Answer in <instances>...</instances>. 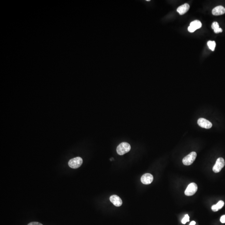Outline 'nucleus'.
Here are the masks:
<instances>
[{
  "label": "nucleus",
  "mask_w": 225,
  "mask_h": 225,
  "mask_svg": "<svg viewBox=\"0 0 225 225\" xmlns=\"http://www.w3.org/2000/svg\"><path fill=\"white\" fill-rule=\"evenodd\" d=\"M28 225H43L41 223L37 222H32L28 224Z\"/></svg>",
  "instance_id": "dca6fc26"
},
{
  "label": "nucleus",
  "mask_w": 225,
  "mask_h": 225,
  "mask_svg": "<svg viewBox=\"0 0 225 225\" xmlns=\"http://www.w3.org/2000/svg\"><path fill=\"white\" fill-rule=\"evenodd\" d=\"M83 162V159L82 158L77 157L70 160L68 164L69 167L72 169H76L82 166Z\"/></svg>",
  "instance_id": "7ed1b4c3"
},
{
  "label": "nucleus",
  "mask_w": 225,
  "mask_h": 225,
  "mask_svg": "<svg viewBox=\"0 0 225 225\" xmlns=\"http://www.w3.org/2000/svg\"><path fill=\"white\" fill-rule=\"evenodd\" d=\"M189 8H190L189 5L188 3H185V4L179 6V8H177V12L180 15H182L186 14L189 10Z\"/></svg>",
  "instance_id": "9b49d317"
},
{
  "label": "nucleus",
  "mask_w": 225,
  "mask_h": 225,
  "mask_svg": "<svg viewBox=\"0 0 225 225\" xmlns=\"http://www.w3.org/2000/svg\"><path fill=\"white\" fill-rule=\"evenodd\" d=\"M197 156L196 153L192 152L183 158V163L186 166H189L194 163Z\"/></svg>",
  "instance_id": "f03ea898"
},
{
  "label": "nucleus",
  "mask_w": 225,
  "mask_h": 225,
  "mask_svg": "<svg viewBox=\"0 0 225 225\" xmlns=\"http://www.w3.org/2000/svg\"><path fill=\"white\" fill-rule=\"evenodd\" d=\"M202 27V23L198 20H194L190 23V26L188 27V31L190 33L194 32L197 29H200Z\"/></svg>",
  "instance_id": "0eeeda50"
},
{
  "label": "nucleus",
  "mask_w": 225,
  "mask_h": 225,
  "mask_svg": "<svg viewBox=\"0 0 225 225\" xmlns=\"http://www.w3.org/2000/svg\"><path fill=\"white\" fill-rule=\"evenodd\" d=\"M211 27L215 33H218L223 31L222 29L219 28V24L217 22H214L212 24Z\"/></svg>",
  "instance_id": "ddd939ff"
},
{
  "label": "nucleus",
  "mask_w": 225,
  "mask_h": 225,
  "mask_svg": "<svg viewBox=\"0 0 225 225\" xmlns=\"http://www.w3.org/2000/svg\"><path fill=\"white\" fill-rule=\"evenodd\" d=\"M131 149L130 145L126 142H122L117 148L116 151L119 155H123L130 151Z\"/></svg>",
  "instance_id": "f257e3e1"
},
{
  "label": "nucleus",
  "mask_w": 225,
  "mask_h": 225,
  "mask_svg": "<svg viewBox=\"0 0 225 225\" xmlns=\"http://www.w3.org/2000/svg\"><path fill=\"white\" fill-rule=\"evenodd\" d=\"M110 200L115 206L117 207H119L122 205V200L117 195H112L111 196L110 198Z\"/></svg>",
  "instance_id": "1a4fd4ad"
},
{
  "label": "nucleus",
  "mask_w": 225,
  "mask_h": 225,
  "mask_svg": "<svg viewBox=\"0 0 225 225\" xmlns=\"http://www.w3.org/2000/svg\"><path fill=\"white\" fill-rule=\"evenodd\" d=\"M225 160L222 158H219L216 160L213 168V171L215 173L219 172L225 166Z\"/></svg>",
  "instance_id": "20e7f679"
},
{
  "label": "nucleus",
  "mask_w": 225,
  "mask_h": 225,
  "mask_svg": "<svg viewBox=\"0 0 225 225\" xmlns=\"http://www.w3.org/2000/svg\"><path fill=\"white\" fill-rule=\"evenodd\" d=\"M196 223L195 221H191V222H190V225H195L196 224Z\"/></svg>",
  "instance_id": "a211bd4d"
},
{
  "label": "nucleus",
  "mask_w": 225,
  "mask_h": 225,
  "mask_svg": "<svg viewBox=\"0 0 225 225\" xmlns=\"http://www.w3.org/2000/svg\"><path fill=\"white\" fill-rule=\"evenodd\" d=\"M220 221L223 224L225 223V215L221 216V218H220Z\"/></svg>",
  "instance_id": "f3484780"
},
{
  "label": "nucleus",
  "mask_w": 225,
  "mask_h": 225,
  "mask_svg": "<svg viewBox=\"0 0 225 225\" xmlns=\"http://www.w3.org/2000/svg\"><path fill=\"white\" fill-rule=\"evenodd\" d=\"M212 14L214 16H219L225 13V8L221 5L218 6L212 10Z\"/></svg>",
  "instance_id": "9d476101"
},
{
  "label": "nucleus",
  "mask_w": 225,
  "mask_h": 225,
  "mask_svg": "<svg viewBox=\"0 0 225 225\" xmlns=\"http://www.w3.org/2000/svg\"><path fill=\"white\" fill-rule=\"evenodd\" d=\"M197 190L198 186L196 184L192 183L188 186L185 191V194L187 196H193L196 192Z\"/></svg>",
  "instance_id": "39448f33"
},
{
  "label": "nucleus",
  "mask_w": 225,
  "mask_h": 225,
  "mask_svg": "<svg viewBox=\"0 0 225 225\" xmlns=\"http://www.w3.org/2000/svg\"><path fill=\"white\" fill-rule=\"evenodd\" d=\"M224 201H218L217 204L212 206V210L214 212L217 211L218 210L221 209L224 206Z\"/></svg>",
  "instance_id": "f8f14e48"
},
{
  "label": "nucleus",
  "mask_w": 225,
  "mask_h": 225,
  "mask_svg": "<svg viewBox=\"0 0 225 225\" xmlns=\"http://www.w3.org/2000/svg\"><path fill=\"white\" fill-rule=\"evenodd\" d=\"M197 123L199 126L206 129H210L212 126V124L209 120L204 118H200L198 119Z\"/></svg>",
  "instance_id": "423d86ee"
},
{
  "label": "nucleus",
  "mask_w": 225,
  "mask_h": 225,
  "mask_svg": "<svg viewBox=\"0 0 225 225\" xmlns=\"http://www.w3.org/2000/svg\"><path fill=\"white\" fill-rule=\"evenodd\" d=\"M207 45H208L209 48L211 51H214L215 48L216 46V44L214 41H209L207 43Z\"/></svg>",
  "instance_id": "4468645a"
},
{
  "label": "nucleus",
  "mask_w": 225,
  "mask_h": 225,
  "mask_svg": "<svg viewBox=\"0 0 225 225\" xmlns=\"http://www.w3.org/2000/svg\"><path fill=\"white\" fill-rule=\"evenodd\" d=\"M189 221V216H188V215L186 214L185 215L184 217L183 218L181 222L183 224H186L187 222H188Z\"/></svg>",
  "instance_id": "2eb2a0df"
},
{
  "label": "nucleus",
  "mask_w": 225,
  "mask_h": 225,
  "mask_svg": "<svg viewBox=\"0 0 225 225\" xmlns=\"http://www.w3.org/2000/svg\"><path fill=\"white\" fill-rule=\"evenodd\" d=\"M154 180V177L150 173H145L143 175L141 178V181L144 184L148 185L151 184Z\"/></svg>",
  "instance_id": "6e6552de"
}]
</instances>
